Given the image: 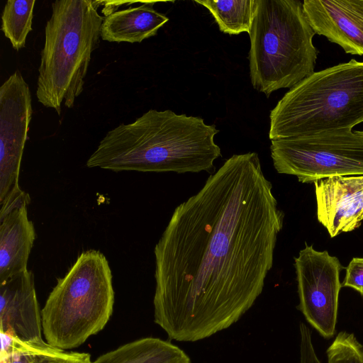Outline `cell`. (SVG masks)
<instances>
[{
    "label": "cell",
    "mask_w": 363,
    "mask_h": 363,
    "mask_svg": "<svg viewBox=\"0 0 363 363\" xmlns=\"http://www.w3.org/2000/svg\"><path fill=\"white\" fill-rule=\"evenodd\" d=\"M35 0H8L1 13V30L14 50L25 47L32 30Z\"/></svg>",
    "instance_id": "18"
},
{
    "label": "cell",
    "mask_w": 363,
    "mask_h": 363,
    "mask_svg": "<svg viewBox=\"0 0 363 363\" xmlns=\"http://www.w3.org/2000/svg\"><path fill=\"white\" fill-rule=\"evenodd\" d=\"M284 216L257 153L228 158L155 247V323L179 342L235 323L262 292Z\"/></svg>",
    "instance_id": "1"
},
{
    "label": "cell",
    "mask_w": 363,
    "mask_h": 363,
    "mask_svg": "<svg viewBox=\"0 0 363 363\" xmlns=\"http://www.w3.org/2000/svg\"><path fill=\"white\" fill-rule=\"evenodd\" d=\"M328 363H363V345L353 333L340 332L326 351Z\"/></svg>",
    "instance_id": "19"
},
{
    "label": "cell",
    "mask_w": 363,
    "mask_h": 363,
    "mask_svg": "<svg viewBox=\"0 0 363 363\" xmlns=\"http://www.w3.org/2000/svg\"><path fill=\"white\" fill-rule=\"evenodd\" d=\"M112 274L103 253L82 252L57 279L42 308L45 341L62 350L77 348L102 330L113 310Z\"/></svg>",
    "instance_id": "6"
},
{
    "label": "cell",
    "mask_w": 363,
    "mask_h": 363,
    "mask_svg": "<svg viewBox=\"0 0 363 363\" xmlns=\"http://www.w3.org/2000/svg\"><path fill=\"white\" fill-rule=\"evenodd\" d=\"M271 157L279 174L311 183L332 177L363 174V135L350 130L272 140Z\"/></svg>",
    "instance_id": "7"
},
{
    "label": "cell",
    "mask_w": 363,
    "mask_h": 363,
    "mask_svg": "<svg viewBox=\"0 0 363 363\" xmlns=\"http://www.w3.org/2000/svg\"><path fill=\"white\" fill-rule=\"evenodd\" d=\"M359 133L360 134L363 135V130H362V131H359Z\"/></svg>",
    "instance_id": "22"
},
{
    "label": "cell",
    "mask_w": 363,
    "mask_h": 363,
    "mask_svg": "<svg viewBox=\"0 0 363 363\" xmlns=\"http://www.w3.org/2000/svg\"><path fill=\"white\" fill-rule=\"evenodd\" d=\"M342 286L352 288L363 296V257H354L350 262Z\"/></svg>",
    "instance_id": "21"
},
{
    "label": "cell",
    "mask_w": 363,
    "mask_h": 363,
    "mask_svg": "<svg viewBox=\"0 0 363 363\" xmlns=\"http://www.w3.org/2000/svg\"><path fill=\"white\" fill-rule=\"evenodd\" d=\"M100 1L56 0L45 28L36 96L60 116L61 106L73 107L84 90L91 54L99 45L104 18Z\"/></svg>",
    "instance_id": "4"
},
{
    "label": "cell",
    "mask_w": 363,
    "mask_h": 363,
    "mask_svg": "<svg viewBox=\"0 0 363 363\" xmlns=\"http://www.w3.org/2000/svg\"><path fill=\"white\" fill-rule=\"evenodd\" d=\"M299 333L300 363H322L316 354L310 328L305 323H300Z\"/></svg>",
    "instance_id": "20"
},
{
    "label": "cell",
    "mask_w": 363,
    "mask_h": 363,
    "mask_svg": "<svg viewBox=\"0 0 363 363\" xmlns=\"http://www.w3.org/2000/svg\"><path fill=\"white\" fill-rule=\"evenodd\" d=\"M269 119L271 140L352 130L363 122V62L314 72L284 94Z\"/></svg>",
    "instance_id": "3"
},
{
    "label": "cell",
    "mask_w": 363,
    "mask_h": 363,
    "mask_svg": "<svg viewBox=\"0 0 363 363\" xmlns=\"http://www.w3.org/2000/svg\"><path fill=\"white\" fill-rule=\"evenodd\" d=\"M27 208L20 206L0 218V284L28 270L36 234Z\"/></svg>",
    "instance_id": "13"
},
{
    "label": "cell",
    "mask_w": 363,
    "mask_h": 363,
    "mask_svg": "<svg viewBox=\"0 0 363 363\" xmlns=\"http://www.w3.org/2000/svg\"><path fill=\"white\" fill-rule=\"evenodd\" d=\"M313 184L318 220L330 238L360 226L363 220V174L332 176Z\"/></svg>",
    "instance_id": "10"
},
{
    "label": "cell",
    "mask_w": 363,
    "mask_h": 363,
    "mask_svg": "<svg viewBox=\"0 0 363 363\" xmlns=\"http://www.w3.org/2000/svg\"><path fill=\"white\" fill-rule=\"evenodd\" d=\"M155 1L111 12L103 21L101 38L108 42L141 43L155 36L169 18L154 9Z\"/></svg>",
    "instance_id": "14"
},
{
    "label": "cell",
    "mask_w": 363,
    "mask_h": 363,
    "mask_svg": "<svg viewBox=\"0 0 363 363\" xmlns=\"http://www.w3.org/2000/svg\"><path fill=\"white\" fill-rule=\"evenodd\" d=\"M0 333L23 341H43L42 310L28 269L0 284Z\"/></svg>",
    "instance_id": "11"
},
{
    "label": "cell",
    "mask_w": 363,
    "mask_h": 363,
    "mask_svg": "<svg viewBox=\"0 0 363 363\" xmlns=\"http://www.w3.org/2000/svg\"><path fill=\"white\" fill-rule=\"evenodd\" d=\"M303 8L315 34L363 55V0H304Z\"/></svg>",
    "instance_id": "12"
},
{
    "label": "cell",
    "mask_w": 363,
    "mask_h": 363,
    "mask_svg": "<svg viewBox=\"0 0 363 363\" xmlns=\"http://www.w3.org/2000/svg\"><path fill=\"white\" fill-rule=\"evenodd\" d=\"M315 34L301 1L256 0L248 57L254 89L269 97L313 74Z\"/></svg>",
    "instance_id": "5"
},
{
    "label": "cell",
    "mask_w": 363,
    "mask_h": 363,
    "mask_svg": "<svg viewBox=\"0 0 363 363\" xmlns=\"http://www.w3.org/2000/svg\"><path fill=\"white\" fill-rule=\"evenodd\" d=\"M1 352L8 354L9 363H91L86 352H67L46 341H23L0 333Z\"/></svg>",
    "instance_id": "16"
},
{
    "label": "cell",
    "mask_w": 363,
    "mask_h": 363,
    "mask_svg": "<svg viewBox=\"0 0 363 363\" xmlns=\"http://www.w3.org/2000/svg\"><path fill=\"white\" fill-rule=\"evenodd\" d=\"M294 267L298 309L321 336L333 337L342 287L340 274L343 267L336 257L326 250L318 251L306 242L305 247L294 258Z\"/></svg>",
    "instance_id": "9"
},
{
    "label": "cell",
    "mask_w": 363,
    "mask_h": 363,
    "mask_svg": "<svg viewBox=\"0 0 363 363\" xmlns=\"http://www.w3.org/2000/svg\"><path fill=\"white\" fill-rule=\"evenodd\" d=\"M91 363H191L184 350L157 337L140 338L108 352Z\"/></svg>",
    "instance_id": "15"
},
{
    "label": "cell",
    "mask_w": 363,
    "mask_h": 363,
    "mask_svg": "<svg viewBox=\"0 0 363 363\" xmlns=\"http://www.w3.org/2000/svg\"><path fill=\"white\" fill-rule=\"evenodd\" d=\"M196 2L209 11L221 32L230 35L250 33L256 0H196Z\"/></svg>",
    "instance_id": "17"
},
{
    "label": "cell",
    "mask_w": 363,
    "mask_h": 363,
    "mask_svg": "<svg viewBox=\"0 0 363 363\" xmlns=\"http://www.w3.org/2000/svg\"><path fill=\"white\" fill-rule=\"evenodd\" d=\"M30 91L16 70L0 87V216L30 203L18 184L23 150L32 118Z\"/></svg>",
    "instance_id": "8"
},
{
    "label": "cell",
    "mask_w": 363,
    "mask_h": 363,
    "mask_svg": "<svg viewBox=\"0 0 363 363\" xmlns=\"http://www.w3.org/2000/svg\"><path fill=\"white\" fill-rule=\"evenodd\" d=\"M218 132L200 117L150 109L109 130L86 166L113 172H212L221 155L214 142Z\"/></svg>",
    "instance_id": "2"
}]
</instances>
